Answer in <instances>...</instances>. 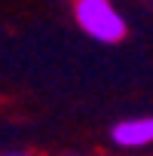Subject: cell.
<instances>
[{
	"label": "cell",
	"instance_id": "2",
	"mask_svg": "<svg viewBox=\"0 0 153 156\" xmlns=\"http://www.w3.org/2000/svg\"><path fill=\"white\" fill-rule=\"evenodd\" d=\"M110 141L123 150H144L153 147V116H132L119 119L110 129Z\"/></svg>",
	"mask_w": 153,
	"mask_h": 156
},
{
	"label": "cell",
	"instance_id": "3",
	"mask_svg": "<svg viewBox=\"0 0 153 156\" xmlns=\"http://www.w3.org/2000/svg\"><path fill=\"white\" fill-rule=\"evenodd\" d=\"M3 156H34V153H28V150H9V153H3Z\"/></svg>",
	"mask_w": 153,
	"mask_h": 156
},
{
	"label": "cell",
	"instance_id": "1",
	"mask_svg": "<svg viewBox=\"0 0 153 156\" xmlns=\"http://www.w3.org/2000/svg\"><path fill=\"white\" fill-rule=\"evenodd\" d=\"M73 22L86 37H92L95 43H123L129 34L126 16L116 9L113 0H73Z\"/></svg>",
	"mask_w": 153,
	"mask_h": 156
},
{
	"label": "cell",
	"instance_id": "4",
	"mask_svg": "<svg viewBox=\"0 0 153 156\" xmlns=\"http://www.w3.org/2000/svg\"><path fill=\"white\" fill-rule=\"evenodd\" d=\"M64 156H86V153H64Z\"/></svg>",
	"mask_w": 153,
	"mask_h": 156
}]
</instances>
